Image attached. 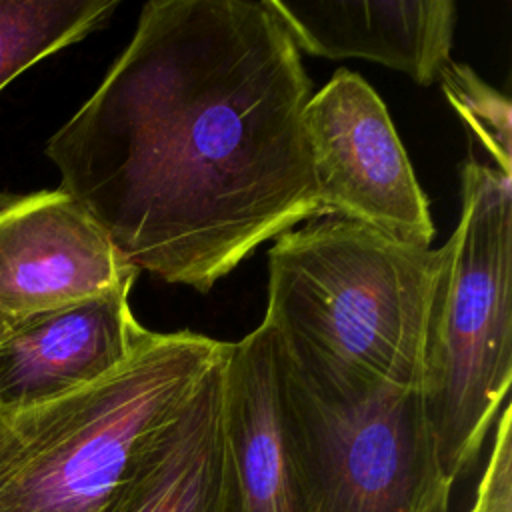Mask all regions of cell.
Segmentation results:
<instances>
[{
    "label": "cell",
    "mask_w": 512,
    "mask_h": 512,
    "mask_svg": "<svg viewBox=\"0 0 512 512\" xmlns=\"http://www.w3.org/2000/svg\"><path fill=\"white\" fill-rule=\"evenodd\" d=\"M226 352L184 406L138 446L98 512H220Z\"/></svg>",
    "instance_id": "8fae6325"
},
{
    "label": "cell",
    "mask_w": 512,
    "mask_h": 512,
    "mask_svg": "<svg viewBox=\"0 0 512 512\" xmlns=\"http://www.w3.org/2000/svg\"><path fill=\"white\" fill-rule=\"evenodd\" d=\"M298 52L362 58L404 72L420 86L438 82L452 60V0H266Z\"/></svg>",
    "instance_id": "30bf717a"
},
{
    "label": "cell",
    "mask_w": 512,
    "mask_h": 512,
    "mask_svg": "<svg viewBox=\"0 0 512 512\" xmlns=\"http://www.w3.org/2000/svg\"><path fill=\"white\" fill-rule=\"evenodd\" d=\"M118 6V0H0V90L100 28Z\"/></svg>",
    "instance_id": "7c38bea8"
},
{
    "label": "cell",
    "mask_w": 512,
    "mask_h": 512,
    "mask_svg": "<svg viewBox=\"0 0 512 512\" xmlns=\"http://www.w3.org/2000/svg\"><path fill=\"white\" fill-rule=\"evenodd\" d=\"M276 362L308 512H448L454 484L442 474L420 388L310 384L278 338Z\"/></svg>",
    "instance_id": "5b68a950"
},
{
    "label": "cell",
    "mask_w": 512,
    "mask_h": 512,
    "mask_svg": "<svg viewBox=\"0 0 512 512\" xmlns=\"http://www.w3.org/2000/svg\"><path fill=\"white\" fill-rule=\"evenodd\" d=\"M438 84L466 128L496 162V170L512 178V106L508 96L486 84L468 64L450 60Z\"/></svg>",
    "instance_id": "4fadbf2b"
},
{
    "label": "cell",
    "mask_w": 512,
    "mask_h": 512,
    "mask_svg": "<svg viewBox=\"0 0 512 512\" xmlns=\"http://www.w3.org/2000/svg\"><path fill=\"white\" fill-rule=\"evenodd\" d=\"M310 96L266 0H150L46 156L136 272L206 294L260 244L322 216Z\"/></svg>",
    "instance_id": "6da1fadb"
},
{
    "label": "cell",
    "mask_w": 512,
    "mask_h": 512,
    "mask_svg": "<svg viewBox=\"0 0 512 512\" xmlns=\"http://www.w3.org/2000/svg\"><path fill=\"white\" fill-rule=\"evenodd\" d=\"M136 274L64 190L0 198V338L34 316L134 282Z\"/></svg>",
    "instance_id": "52a82bcc"
},
{
    "label": "cell",
    "mask_w": 512,
    "mask_h": 512,
    "mask_svg": "<svg viewBox=\"0 0 512 512\" xmlns=\"http://www.w3.org/2000/svg\"><path fill=\"white\" fill-rule=\"evenodd\" d=\"M442 246H416L326 218L268 250V324L296 372L318 386L420 388Z\"/></svg>",
    "instance_id": "7a4b0ae2"
},
{
    "label": "cell",
    "mask_w": 512,
    "mask_h": 512,
    "mask_svg": "<svg viewBox=\"0 0 512 512\" xmlns=\"http://www.w3.org/2000/svg\"><path fill=\"white\" fill-rule=\"evenodd\" d=\"M220 512H308L284 424L276 336L260 324L222 362Z\"/></svg>",
    "instance_id": "ba28073f"
},
{
    "label": "cell",
    "mask_w": 512,
    "mask_h": 512,
    "mask_svg": "<svg viewBox=\"0 0 512 512\" xmlns=\"http://www.w3.org/2000/svg\"><path fill=\"white\" fill-rule=\"evenodd\" d=\"M124 282L100 296L34 316L0 338V410L44 404L90 386L146 342Z\"/></svg>",
    "instance_id": "9c48e42d"
},
{
    "label": "cell",
    "mask_w": 512,
    "mask_h": 512,
    "mask_svg": "<svg viewBox=\"0 0 512 512\" xmlns=\"http://www.w3.org/2000/svg\"><path fill=\"white\" fill-rule=\"evenodd\" d=\"M228 342L150 332L110 376L0 410V512H98L138 446L192 396Z\"/></svg>",
    "instance_id": "3957f363"
},
{
    "label": "cell",
    "mask_w": 512,
    "mask_h": 512,
    "mask_svg": "<svg viewBox=\"0 0 512 512\" xmlns=\"http://www.w3.org/2000/svg\"><path fill=\"white\" fill-rule=\"evenodd\" d=\"M468 512H512V408L504 404Z\"/></svg>",
    "instance_id": "5bb4252c"
},
{
    "label": "cell",
    "mask_w": 512,
    "mask_h": 512,
    "mask_svg": "<svg viewBox=\"0 0 512 512\" xmlns=\"http://www.w3.org/2000/svg\"><path fill=\"white\" fill-rule=\"evenodd\" d=\"M420 396L442 474L454 484L476 462L512 382V178L468 160L460 218L442 244Z\"/></svg>",
    "instance_id": "277c9868"
},
{
    "label": "cell",
    "mask_w": 512,
    "mask_h": 512,
    "mask_svg": "<svg viewBox=\"0 0 512 512\" xmlns=\"http://www.w3.org/2000/svg\"><path fill=\"white\" fill-rule=\"evenodd\" d=\"M322 216L430 246L434 222L386 104L356 72L338 70L304 110Z\"/></svg>",
    "instance_id": "8992f818"
}]
</instances>
